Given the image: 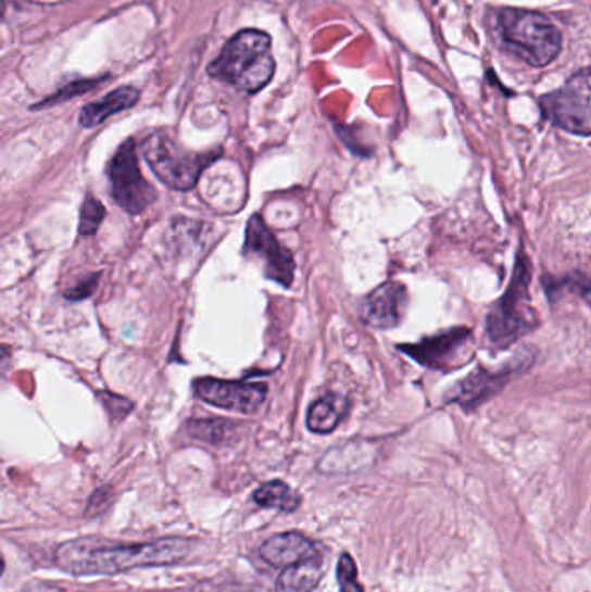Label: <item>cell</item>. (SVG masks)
<instances>
[{"instance_id":"6da1fadb","label":"cell","mask_w":591,"mask_h":592,"mask_svg":"<svg viewBox=\"0 0 591 592\" xmlns=\"http://www.w3.org/2000/svg\"><path fill=\"white\" fill-rule=\"evenodd\" d=\"M191 550L186 539H162L147 544H112L98 539L65 542L56 551L61 570L74 576H112L130 568L174 565Z\"/></svg>"},{"instance_id":"7a4b0ae2","label":"cell","mask_w":591,"mask_h":592,"mask_svg":"<svg viewBox=\"0 0 591 592\" xmlns=\"http://www.w3.org/2000/svg\"><path fill=\"white\" fill-rule=\"evenodd\" d=\"M275 68L269 35L241 30L224 46L217 60L209 66V73L244 95H255L269 84Z\"/></svg>"},{"instance_id":"3957f363","label":"cell","mask_w":591,"mask_h":592,"mask_svg":"<svg viewBox=\"0 0 591 592\" xmlns=\"http://www.w3.org/2000/svg\"><path fill=\"white\" fill-rule=\"evenodd\" d=\"M498 32L506 51L535 68H543L561 54V30L536 11L503 9L498 14Z\"/></svg>"},{"instance_id":"277c9868","label":"cell","mask_w":591,"mask_h":592,"mask_svg":"<svg viewBox=\"0 0 591 592\" xmlns=\"http://www.w3.org/2000/svg\"><path fill=\"white\" fill-rule=\"evenodd\" d=\"M529 282L531 264L524 250H520L511 286L506 288L502 300H498L489 312L488 337L496 345H511L538 326L535 308L531 307Z\"/></svg>"},{"instance_id":"5b68a950","label":"cell","mask_w":591,"mask_h":592,"mask_svg":"<svg viewBox=\"0 0 591 592\" xmlns=\"http://www.w3.org/2000/svg\"><path fill=\"white\" fill-rule=\"evenodd\" d=\"M142 156L151 171L168 188L188 191L194 188L203 168L214 162V154L189 153L171 136L154 133L141 146Z\"/></svg>"},{"instance_id":"8992f818","label":"cell","mask_w":591,"mask_h":592,"mask_svg":"<svg viewBox=\"0 0 591 592\" xmlns=\"http://www.w3.org/2000/svg\"><path fill=\"white\" fill-rule=\"evenodd\" d=\"M591 78L590 70L584 68L567 80L566 86L544 95L540 99L543 115L553 125L576 136L591 134Z\"/></svg>"},{"instance_id":"52a82bcc","label":"cell","mask_w":591,"mask_h":592,"mask_svg":"<svg viewBox=\"0 0 591 592\" xmlns=\"http://www.w3.org/2000/svg\"><path fill=\"white\" fill-rule=\"evenodd\" d=\"M110 182L116 205L130 215L142 214L156 198L153 186L142 177L133 139L116 150L110 163Z\"/></svg>"},{"instance_id":"ba28073f","label":"cell","mask_w":591,"mask_h":592,"mask_svg":"<svg viewBox=\"0 0 591 592\" xmlns=\"http://www.w3.org/2000/svg\"><path fill=\"white\" fill-rule=\"evenodd\" d=\"M399 350L422 366L438 371H453L470 363L474 357V335L470 329L454 328L436 337L425 338L420 343L399 345Z\"/></svg>"},{"instance_id":"9c48e42d","label":"cell","mask_w":591,"mask_h":592,"mask_svg":"<svg viewBox=\"0 0 591 592\" xmlns=\"http://www.w3.org/2000/svg\"><path fill=\"white\" fill-rule=\"evenodd\" d=\"M243 252L244 255L261 262L262 269L271 281L281 286L292 285L293 276H296V261L292 253L279 243L278 238L271 232L266 222L259 215H253L249 221Z\"/></svg>"},{"instance_id":"30bf717a","label":"cell","mask_w":591,"mask_h":592,"mask_svg":"<svg viewBox=\"0 0 591 592\" xmlns=\"http://www.w3.org/2000/svg\"><path fill=\"white\" fill-rule=\"evenodd\" d=\"M193 388L200 401L241 414L257 413L267 395V387L264 383L224 381L215 378L197 379Z\"/></svg>"},{"instance_id":"8fae6325","label":"cell","mask_w":591,"mask_h":592,"mask_svg":"<svg viewBox=\"0 0 591 592\" xmlns=\"http://www.w3.org/2000/svg\"><path fill=\"white\" fill-rule=\"evenodd\" d=\"M407 307L406 286L390 281L378 286L366 297L361 316L373 328L389 329L399 326Z\"/></svg>"},{"instance_id":"7c38bea8","label":"cell","mask_w":591,"mask_h":592,"mask_svg":"<svg viewBox=\"0 0 591 592\" xmlns=\"http://www.w3.org/2000/svg\"><path fill=\"white\" fill-rule=\"evenodd\" d=\"M314 554H317L316 545L297 532L278 533L259 547V556L269 563L271 567L276 568L290 567L311 558Z\"/></svg>"},{"instance_id":"4fadbf2b","label":"cell","mask_w":591,"mask_h":592,"mask_svg":"<svg viewBox=\"0 0 591 592\" xmlns=\"http://www.w3.org/2000/svg\"><path fill=\"white\" fill-rule=\"evenodd\" d=\"M511 376L512 371L508 369L491 373L486 371L485 367H479L460 385L458 390L454 392L453 402L462 405L463 411H474L498 392H502V388L511 381Z\"/></svg>"},{"instance_id":"5bb4252c","label":"cell","mask_w":591,"mask_h":592,"mask_svg":"<svg viewBox=\"0 0 591 592\" xmlns=\"http://www.w3.org/2000/svg\"><path fill=\"white\" fill-rule=\"evenodd\" d=\"M139 98H141V95H139L138 89H134V87H118V89L113 90L110 95L104 96L103 99H98V101H92V103L81 108L80 116H78L80 125L86 128L98 127V125L103 124L104 119L110 118V116L136 106Z\"/></svg>"},{"instance_id":"9a60e30c","label":"cell","mask_w":591,"mask_h":592,"mask_svg":"<svg viewBox=\"0 0 591 592\" xmlns=\"http://www.w3.org/2000/svg\"><path fill=\"white\" fill-rule=\"evenodd\" d=\"M325 574V562L317 553L304 562L285 568L276 582V592H311L314 591Z\"/></svg>"},{"instance_id":"2e32d148","label":"cell","mask_w":591,"mask_h":592,"mask_svg":"<svg viewBox=\"0 0 591 592\" xmlns=\"http://www.w3.org/2000/svg\"><path fill=\"white\" fill-rule=\"evenodd\" d=\"M349 401L339 393H326L309 407L307 428L314 433L325 434L339 427L348 413Z\"/></svg>"},{"instance_id":"e0dca14e","label":"cell","mask_w":591,"mask_h":592,"mask_svg":"<svg viewBox=\"0 0 591 592\" xmlns=\"http://www.w3.org/2000/svg\"><path fill=\"white\" fill-rule=\"evenodd\" d=\"M253 501L266 509H279L284 513H293L302 503V499L292 487L285 482H267L253 492Z\"/></svg>"},{"instance_id":"ac0fdd59","label":"cell","mask_w":591,"mask_h":592,"mask_svg":"<svg viewBox=\"0 0 591 592\" xmlns=\"http://www.w3.org/2000/svg\"><path fill=\"white\" fill-rule=\"evenodd\" d=\"M188 431L193 439L203 440L212 445H223L236 434V425L229 419H193L188 425Z\"/></svg>"},{"instance_id":"d6986e66","label":"cell","mask_w":591,"mask_h":592,"mask_svg":"<svg viewBox=\"0 0 591 592\" xmlns=\"http://www.w3.org/2000/svg\"><path fill=\"white\" fill-rule=\"evenodd\" d=\"M104 78H87V80L70 81L63 89L58 90L54 95L49 96L48 99H43L39 104H35L34 110H40V108H49L52 104L65 103L68 99L78 98V96L86 95L95 87L101 86Z\"/></svg>"},{"instance_id":"ffe728a7","label":"cell","mask_w":591,"mask_h":592,"mask_svg":"<svg viewBox=\"0 0 591 592\" xmlns=\"http://www.w3.org/2000/svg\"><path fill=\"white\" fill-rule=\"evenodd\" d=\"M104 217H106V210H104L103 203L89 194L80 210V224H78L80 235H96L101 224H103Z\"/></svg>"},{"instance_id":"44dd1931","label":"cell","mask_w":591,"mask_h":592,"mask_svg":"<svg viewBox=\"0 0 591 592\" xmlns=\"http://www.w3.org/2000/svg\"><path fill=\"white\" fill-rule=\"evenodd\" d=\"M340 592H365L357 582V567L351 554H342L337 567Z\"/></svg>"},{"instance_id":"7402d4cb","label":"cell","mask_w":591,"mask_h":592,"mask_svg":"<svg viewBox=\"0 0 591 592\" xmlns=\"http://www.w3.org/2000/svg\"><path fill=\"white\" fill-rule=\"evenodd\" d=\"M98 399L101 401V404L104 405V410H106L108 416H110L112 421L121 423L122 419L127 418V416L133 413L134 404L129 399H125V396L115 395V393L110 392H101L99 393Z\"/></svg>"},{"instance_id":"603a6c76","label":"cell","mask_w":591,"mask_h":592,"mask_svg":"<svg viewBox=\"0 0 591 592\" xmlns=\"http://www.w3.org/2000/svg\"><path fill=\"white\" fill-rule=\"evenodd\" d=\"M99 276H90L86 281H81L80 285L75 286L72 290L66 291V299L68 300H84L89 299L90 294L95 293L96 286H98Z\"/></svg>"},{"instance_id":"cb8c5ba5","label":"cell","mask_w":591,"mask_h":592,"mask_svg":"<svg viewBox=\"0 0 591 592\" xmlns=\"http://www.w3.org/2000/svg\"><path fill=\"white\" fill-rule=\"evenodd\" d=\"M103 501H112V489L104 487V489L98 490L92 499H90L89 507H87V515H95V513L103 509Z\"/></svg>"},{"instance_id":"d4e9b609","label":"cell","mask_w":591,"mask_h":592,"mask_svg":"<svg viewBox=\"0 0 591 592\" xmlns=\"http://www.w3.org/2000/svg\"><path fill=\"white\" fill-rule=\"evenodd\" d=\"M5 357H9V350L5 347H0V361Z\"/></svg>"},{"instance_id":"484cf974","label":"cell","mask_w":591,"mask_h":592,"mask_svg":"<svg viewBox=\"0 0 591 592\" xmlns=\"http://www.w3.org/2000/svg\"><path fill=\"white\" fill-rule=\"evenodd\" d=\"M4 574V558H2V554H0V576Z\"/></svg>"},{"instance_id":"4316f807","label":"cell","mask_w":591,"mask_h":592,"mask_svg":"<svg viewBox=\"0 0 591 592\" xmlns=\"http://www.w3.org/2000/svg\"><path fill=\"white\" fill-rule=\"evenodd\" d=\"M42 592H66V591H63V589H56V588H51V589L43 588Z\"/></svg>"},{"instance_id":"83f0119b","label":"cell","mask_w":591,"mask_h":592,"mask_svg":"<svg viewBox=\"0 0 591 592\" xmlns=\"http://www.w3.org/2000/svg\"><path fill=\"white\" fill-rule=\"evenodd\" d=\"M0 5H4V0H0Z\"/></svg>"},{"instance_id":"f1b7e54d","label":"cell","mask_w":591,"mask_h":592,"mask_svg":"<svg viewBox=\"0 0 591 592\" xmlns=\"http://www.w3.org/2000/svg\"><path fill=\"white\" fill-rule=\"evenodd\" d=\"M2 8H4V5H0V11H2Z\"/></svg>"}]
</instances>
